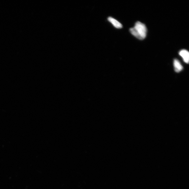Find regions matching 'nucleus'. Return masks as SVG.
I'll return each mask as SVG.
<instances>
[{
  "mask_svg": "<svg viewBox=\"0 0 189 189\" xmlns=\"http://www.w3.org/2000/svg\"><path fill=\"white\" fill-rule=\"evenodd\" d=\"M130 31L137 39L143 40L146 36L147 29L144 24L140 21H137L136 23L135 26L131 28Z\"/></svg>",
  "mask_w": 189,
  "mask_h": 189,
  "instance_id": "f257e3e1",
  "label": "nucleus"
},
{
  "mask_svg": "<svg viewBox=\"0 0 189 189\" xmlns=\"http://www.w3.org/2000/svg\"><path fill=\"white\" fill-rule=\"evenodd\" d=\"M179 54L182 57L184 61L188 63L189 61V53L186 50L183 49L180 51Z\"/></svg>",
  "mask_w": 189,
  "mask_h": 189,
  "instance_id": "f03ea898",
  "label": "nucleus"
},
{
  "mask_svg": "<svg viewBox=\"0 0 189 189\" xmlns=\"http://www.w3.org/2000/svg\"><path fill=\"white\" fill-rule=\"evenodd\" d=\"M173 64H174L175 71L176 72H180L183 69L182 65H181L180 62L177 59H174V62H173Z\"/></svg>",
  "mask_w": 189,
  "mask_h": 189,
  "instance_id": "7ed1b4c3",
  "label": "nucleus"
},
{
  "mask_svg": "<svg viewBox=\"0 0 189 189\" xmlns=\"http://www.w3.org/2000/svg\"><path fill=\"white\" fill-rule=\"evenodd\" d=\"M108 20L115 27L117 28V29H121L122 27V25L121 23H120L118 20H116L112 17H109Z\"/></svg>",
  "mask_w": 189,
  "mask_h": 189,
  "instance_id": "20e7f679",
  "label": "nucleus"
}]
</instances>
